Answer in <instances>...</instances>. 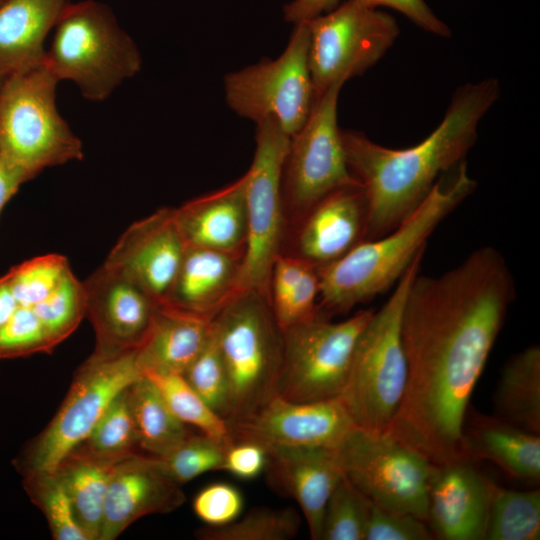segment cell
Instances as JSON below:
<instances>
[{"mask_svg": "<svg viewBox=\"0 0 540 540\" xmlns=\"http://www.w3.org/2000/svg\"><path fill=\"white\" fill-rule=\"evenodd\" d=\"M515 295L504 256L491 246L441 275L413 278L401 316L408 380L387 435L434 465L470 460L468 403Z\"/></svg>", "mask_w": 540, "mask_h": 540, "instance_id": "6da1fadb", "label": "cell"}, {"mask_svg": "<svg viewBox=\"0 0 540 540\" xmlns=\"http://www.w3.org/2000/svg\"><path fill=\"white\" fill-rule=\"evenodd\" d=\"M499 96L496 78L460 86L438 127L406 149H390L362 132L341 130L349 170L367 202V239L393 230L428 195L441 172L463 161L477 139L480 120Z\"/></svg>", "mask_w": 540, "mask_h": 540, "instance_id": "7a4b0ae2", "label": "cell"}, {"mask_svg": "<svg viewBox=\"0 0 540 540\" xmlns=\"http://www.w3.org/2000/svg\"><path fill=\"white\" fill-rule=\"evenodd\" d=\"M448 182L437 181L423 201L393 230L366 239L347 254L317 268L321 308L347 313L394 286L430 235L476 188L466 163L458 165Z\"/></svg>", "mask_w": 540, "mask_h": 540, "instance_id": "3957f363", "label": "cell"}, {"mask_svg": "<svg viewBox=\"0 0 540 540\" xmlns=\"http://www.w3.org/2000/svg\"><path fill=\"white\" fill-rule=\"evenodd\" d=\"M423 255L411 263L388 300L373 311L360 332L339 396L354 425L375 435L388 432L405 394L408 366L401 339V316Z\"/></svg>", "mask_w": 540, "mask_h": 540, "instance_id": "277c9868", "label": "cell"}, {"mask_svg": "<svg viewBox=\"0 0 540 540\" xmlns=\"http://www.w3.org/2000/svg\"><path fill=\"white\" fill-rule=\"evenodd\" d=\"M53 29L43 61L58 81H72L87 100H105L141 69L139 49L103 3L69 2Z\"/></svg>", "mask_w": 540, "mask_h": 540, "instance_id": "5b68a950", "label": "cell"}, {"mask_svg": "<svg viewBox=\"0 0 540 540\" xmlns=\"http://www.w3.org/2000/svg\"><path fill=\"white\" fill-rule=\"evenodd\" d=\"M58 82L43 61L0 83V156L27 181L83 158L80 139L57 110Z\"/></svg>", "mask_w": 540, "mask_h": 540, "instance_id": "8992f818", "label": "cell"}, {"mask_svg": "<svg viewBox=\"0 0 540 540\" xmlns=\"http://www.w3.org/2000/svg\"><path fill=\"white\" fill-rule=\"evenodd\" d=\"M212 324L229 380L230 423L276 395L282 330L268 297L255 290H240L213 317Z\"/></svg>", "mask_w": 540, "mask_h": 540, "instance_id": "52a82bcc", "label": "cell"}, {"mask_svg": "<svg viewBox=\"0 0 540 540\" xmlns=\"http://www.w3.org/2000/svg\"><path fill=\"white\" fill-rule=\"evenodd\" d=\"M141 376L137 350L114 356L92 353L78 368L54 418L14 461L18 472H53L89 436L113 400Z\"/></svg>", "mask_w": 540, "mask_h": 540, "instance_id": "ba28073f", "label": "cell"}, {"mask_svg": "<svg viewBox=\"0 0 540 540\" xmlns=\"http://www.w3.org/2000/svg\"><path fill=\"white\" fill-rule=\"evenodd\" d=\"M255 152L245 175L247 239L240 290H255L268 297L274 260L280 254L284 231L282 174L290 136L272 117L256 123Z\"/></svg>", "mask_w": 540, "mask_h": 540, "instance_id": "9c48e42d", "label": "cell"}, {"mask_svg": "<svg viewBox=\"0 0 540 540\" xmlns=\"http://www.w3.org/2000/svg\"><path fill=\"white\" fill-rule=\"evenodd\" d=\"M372 309L340 322L320 314L282 330L283 355L276 394L297 402L339 398L356 340Z\"/></svg>", "mask_w": 540, "mask_h": 540, "instance_id": "30bf717a", "label": "cell"}, {"mask_svg": "<svg viewBox=\"0 0 540 540\" xmlns=\"http://www.w3.org/2000/svg\"><path fill=\"white\" fill-rule=\"evenodd\" d=\"M295 25L278 58L263 59L224 77L225 99L231 110L256 123L272 117L290 137L304 125L314 104L309 28L307 22Z\"/></svg>", "mask_w": 540, "mask_h": 540, "instance_id": "8fae6325", "label": "cell"}, {"mask_svg": "<svg viewBox=\"0 0 540 540\" xmlns=\"http://www.w3.org/2000/svg\"><path fill=\"white\" fill-rule=\"evenodd\" d=\"M307 25L314 102L335 83H345L376 64L399 34L391 15L357 0H348Z\"/></svg>", "mask_w": 540, "mask_h": 540, "instance_id": "7c38bea8", "label": "cell"}, {"mask_svg": "<svg viewBox=\"0 0 540 540\" xmlns=\"http://www.w3.org/2000/svg\"><path fill=\"white\" fill-rule=\"evenodd\" d=\"M336 451L344 476L373 504L426 522L431 463L422 454L357 427Z\"/></svg>", "mask_w": 540, "mask_h": 540, "instance_id": "4fadbf2b", "label": "cell"}, {"mask_svg": "<svg viewBox=\"0 0 540 540\" xmlns=\"http://www.w3.org/2000/svg\"><path fill=\"white\" fill-rule=\"evenodd\" d=\"M344 83L326 90L313 104L304 125L290 137L282 174L284 207L302 217L329 193L360 184L351 174L337 122Z\"/></svg>", "mask_w": 540, "mask_h": 540, "instance_id": "5bb4252c", "label": "cell"}, {"mask_svg": "<svg viewBox=\"0 0 540 540\" xmlns=\"http://www.w3.org/2000/svg\"><path fill=\"white\" fill-rule=\"evenodd\" d=\"M234 441L272 447H337L356 427L339 398L297 402L275 395L228 423Z\"/></svg>", "mask_w": 540, "mask_h": 540, "instance_id": "9a60e30c", "label": "cell"}, {"mask_svg": "<svg viewBox=\"0 0 540 540\" xmlns=\"http://www.w3.org/2000/svg\"><path fill=\"white\" fill-rule=\"evenodd\" d=\"M83 285L85 316L96 336L93 353L114 356L138 350L150 333L160 302L104 264Z\"/></svg>", "mask_w": 540, "mask_h": 540, "instance_id": "2e32d148", "label": "cell"}, {"mask_svg": "<svg viewBox=\"0 0 540 540\" xmlns=\"http://www.w3.org/2000/svg\"><path fill=\"white\" fill-rule=\"evenodd\" d=\"M186 248L175 221L174 208H161L131 224L103 264L161 303L172 285Z\"/></svg>", "mask_w": 540, "mask_h": 540, "instance_id": "e0dca14e", "label": "cell"}, {"mask_svg": "<svg viewBox=\"0 0 540 540\" xmlns=\"http://www.w3.org/2000/svg\"><path fill=\"white\" fill-rule=\"evenodd\" d=\"M492 482L472 460L431 464L428 527L441 540H485Z\"/></svg>", "mask_w": 540, "mask_h": 540, "instance_id": "ac0fdd59", "label": "cell"}, {"mask_svg": "<svg viewBox=\"0 0 540 540\" xmlns=\"http://www.w3.org/2000/svg\"><path fill=\"white\" fill-rule=\"evenodd\" d=\"M180 486L154 456L136 453L118 461L108 484L99 540L116 539L146 515L177 509L185 500Z\"/></svg>", "mask_w": 540, "mask_h": 540, "instance_id": "d6986e66", "label": "cell"}, {"mask_svg": "<svg viewBox=\"0 0 540 540\" xmlns=\"http://www.w3.org/2000/svg\"><path fill=\"white\" fill-rule=\"evenodd\" d=\"M266 451L265 471L271 486L297 502L311 538L320 540L327 501L344 476L336 447H272Z\"/></svg>", "mask_w": 540, "mask_h": 540, "instance_id": "ffe728a7", "label": "cell"}, {"mask_svg": "<svg viewBox=\"0 0 540 540\" xmlns=\"http://www.w3.org/2000/svg\"><path fill=\"white\" fill-rule=\"evenodd\" d=\"M300 219L296 256L317 268L341 258L367 239V202L360 184L329 193Z\"/></svg>", "mask_w": 540, "mask_h": 540, "instance_id": "44dd1931", "label": "cell"}, {"mask_svg": "<svg viewBox=\"0 0 540 540\" xmlns=\"http://www.w3.org/2000/svg\"><path fill=\"white\" fill-rule=\"evenodd\" d=\"M242 253L187 246L161 303L213 318L239 291Z\"/></svg>", "mask_w": 540, "mask_h": 540, "instance_id": "7402d4cb", "label": "cell"}, {"mask_svg": "<svg viewBox=\"0 0 540 540\" xmlns=\"http://www.w3.org/2000/svg\"><path fill=\"white\" fill-rule=\"evenodd\" d=\"M187 246L242 253L247 239L245 175L174 208Z\"/></svg>", "mask_w": 540, "mask_h": 540, "instance_id": "603a6c76", "label": "cell"}, {"mask_svg": "<svg viewBox=\"0 0 540 540\" xmlns=\"http://www.w3.org/2000/svg\"><path fill=\"white\" fill-rule=\"evenodd\" d=\"M69 0L0 1V83L44 60V42Z\"/></svg>", "mask_w": 540, "mask_h": 540, "instance_id": "cb8c5ba5", "label": "cell"}, {"mask_svg": "<svg viewBox=\"0 0 540 540\" xmlns=\"http://www.w3.org/2000/svg\"><path fill=\"white\" fill-rule=\"evenodd\" d=\"M212 319L160 303L150 333L137 350L141 370L183 374L205 345Z\"/></svg>", "mask_w": 540, "mask_h": 540, "instance_id": "d4e9b609", "label": "cell"}, {"mask_svg": "<svg viewBox=\"0 0 540 540\" xmlns=\"http://www.w3.org/2000/svg\"><path fill=\"white\" fill-rule=\"evenodd\" d=\"M464 438L471 460H488L514 478L539 481L540 434L497 416H475L464 427Z\"/></svg>", "mask_w": 540, "mask_h": 540, "instance_id": "484cf974", "label": "cell"}, {"mask_svg": "<svg viewBox=\"0 0 540 540\" xmlns=\"http://www.w3.org/2000/svg\"><path fill=\"white\" fill-rule=\"evenodd\" d=\"M496 416L540 434V348L532 345L502 368L494 396Z\"/></svg>", "mask_w": 540, "mask_h": 540, "instance_id": "4316f807", "label": "cell"}, {"mask_svg": "<svg viewBox=\"0 0 540 540\" xmlns=\"http://www.w3.org/2000/svg\"><path fill=\"white\" fill-rule=\"evenodd\" d=\"M116 463L74 449L54 470L63 482L76 519L89 540H99L105 497Z\"/></svg>", "mask_w": 540, "mask_h": 540, "instance_id": "83f0119b", "label": "cell"}, {"mask_svg": "<svg viewBox=\"0 0 540 540\" xmlns=\"http://www.w3.org/2000/svg\"><path fill=\"white\" fill-rule=\"evenodd\" d=\"M139 448L160 457L190 433L169 409L158 389L143 375L128 388Z\"/></svg>", "mask_w": 540, "mask_h": 540, "instance_id": "f1b7e54d", "label": "cell"}, {"mask_svg": "<svg viewBox=\"0 0 540 540\" xmlns=\"http://www.w3.org/2000/svg\"><path fill=\"white\" fill-rule=\"evenodd\" d=\"M540 491H516L492 482L485 540H538Z\"/></svg>", "mask_w": 540, "mask_h": 540, "instance_id": "f546056e", "label": "cell"}, {"mask_svg": "<svg viewBox=\"0 0 540 540\" xmlns=\"http://www.w3.org/2000/svg\"><path fill=\"white\" fill-rule=\"evenodd\" d=\"M142 375L154 384L169 409L184 424L225 445L233 442L227 421L205 403L182 374L146 369Z\"/></svg>", "mask_w": 540, "mask_h": 540, "instance_id": "4dcf8cb0", "label": "cell"}, {"mask_svg": "<svg viewBox=\"0 0 540 540\" xmlns=\"http://www.w3.org/2000/svg\"><path fill=\"white\" fill-rule=\"evenodd\" d=\"M128 388L113 400L89 436L75 449L111 462L137 453L139 444Z\"/></svg>", "mask_w": 540, "mask_h": 540, "instance_id": "1f68e13d", "label": "cell"}, {"mask_svg": "<svg viewBox=\"0 0 540 540\" xmlns=\"http://www.w3.org/2000/svg\"><path fill=\"white\" fill-rule=\"evenodd\" d=\"M23 486L31 501L44 514L54 539L89 540L55 471L23 476Z\"/></svg>", "mask_w": 540, "mask_h": 540, "instance_id": "d6a6232c", "label": "cell"}, {"mask_svg": "<svg viewBox=\"0 0 540 540\" xmlns=\"http://www.w3.org/2000/svg\"><path fill=\"white\" fill-rule=\"evenodd\" d=\"M300 523L293 508L261 507L224 526H207L197 536L204 540H287L295 537Z\"/></svg>", "mask_w": 540, "mask_h": 540, "instance_id": "836d02e7", "label": "cell"}, {"mask_svg": "<svg viewBox=\"0 0 540 540\" xmlns=\"http://www.w3.org/2000/svg\"><path fill=\"white\" fill-rule=\"evenodd\" d=\"M371 501L345 476L330 495L320 540H365Z\"/></svg>", "mask_w": 540, "mask_h": 540, "instance_id": "e575fe53", "label": "cell"}, {"mask_svg": "<svg viewBox=\"0 0 540 540\" xmlns=\"http://www.w3.org/2000/svg\"><path fill=\"white\" fill-rule=\"evenodd\" d=\"M32 310L56 347L74 332L85 317L86 296L83 282L70 271L52 293Z\"/></svg>", "mask_w": 540, "mask_h": 540, "instance_id": "d590c367", "label": "cell"}, {"mask_svg": "<svg viewBox=\"0 0 540 540\" xmlns=\"http://www.w3.org/2000/svg\"><path fill=\"white\" fill-rule=\"evenodd\" d=\"M70 271L66 257L47 254L17 265L5 277L18 305L32 309L52 293Z\"/></svg>", "mask_w": 540, "mask_h": 540, "instance_id": "8d00e7d4", "label": "cell"}, {"mask_svg": "<svg viewBox=\"0 0 540 540\" xmlns=\"http://www.w3.org/2000/svg\"><path fill=\"white\" fill-rule=\"evenodd\" d=\"M182 375L205 403L227 421L230 414L229 380L213 324L205 345Z\"/></svg>", "mask_w": 540, "mask_h": 540, "instance_id": "74e56055", "label": "cell"}, {"mask_svg": "<svg viewBox=\"0 0 540 540\" xmlns=\"http://www.w3.org/2000/svg\"><path fill=\"white\" fill-rule=\"evenodd\" d=\"M227 446L205 434L190 433L168 453L156 458L163 471L182 485L207 472L222 470Z\"/></svg>", "mask_w": 540, "mask_h": 540, "instance_id": "f35d334b", "label": "cell"}, {"mask_svg": "<svg viewBox=\"0 0 540 540\" xmlns=\"http://www.w3.org/2000/svg\"><path fill=\"white\" fill-rule=\"evenodd\" d=\"M55 346L35 312L19 306L0 329V359L51 352Z\"/></svg>", "mask_w": 540, "mask_h": 540, "instance_id": "ab89813d", "label": "cell"}, {"mask_svg": "<svg viewBox=\"0 0 540 540\" xmlns=\"http://www.w3.org/2000/svg\"><path fill=\"white\" fill-rule=\"evenodd\" d=\"M426 522L412 514L383 509L371 502L365 540H429Z\"/></svg>", "mask_w": 540, "mask_h": 540, "instance_id": "60d3db41", "label": "cell"}, {"mask_svg": "<svg viewBox=\"0 0 540 540\" xmlns=\"http://www.w3.org/2000/svg\"><path fill=\"white\" fill-rule=\"evenodd\" d=\"M243 508L240 491L228 483H212L193 500L195 515L207 526L219 527L236 520Z\"/></svg>", "mask_w": 540, "mask_h": 540, "instance_id": "b9f144b4", "label": "cell"}, {"mask_svg": "<svg viewBox=\"0 0 540 540\" xmlns=\"http://www.w3.org/2000/svg\"><path fill=\"white\" fill-rule=\"evenodd\" d=\"M266 449L255 442L234 441L225 450L222 470L233 476L250 480L265 471Z\"/></svg>", "mask_w": 540, "mask_h": 540, "instance_id": "7bdbcfd3", "label": "cell"}, {"mask_svg": "<svg viewBox=\"0 0 540 540\" xmlns=\"http://www.w3.org/2000/svg\"><path fill=\"white\" fill-rule=\"evenodd\" d=\"M362 4L376 8L377 6H387L393 8L420 28L440 37H450V28L439 19L428 7L424 0H357Z\"/></svg>", "mask_w": 540, "mask_h": 540, "instance_id": "ee69618b", "label": "cell"}, {"mask_svg": "<svg viewBox=\"0 0 540 540\" xmlns=\"http://www.w3.org/2000/svg\"><path fill=\"white\" fill-rule=\"evenodd\" d=\"M340 0H293L284 6V19L295 24L308 22L336 8Z\"/></svg>", "mask_w": 540, "mask_h": 540, "instance_id": "f6af8a7d", "label": "cell"}, {"mask_svg": "<svg viewBox=\"0 0 540 540\" xmlns=\"http://www.w3.org/2000/svg\"><path fill=\"white\" fill-rule=\"evenodd\" d=\"M26 181L27 179L21 172L0 156V212L21 184Z\"/></svg>", "mask_w": 540, "mask_h": 540, "instance_id": "bcb514c9", "label": "cell"}, {"mask_svg": "<svg viewBox=\"0 0 540 540\" xmlns=\"http://www.w3.org/2000/svg\"><path fill=\"white\" fill-rule=\"evenodd\" d=\"M19 307L9 283L5 277H0V329L10 319Z\"/></svg>", "mask_w": 540, "mask_h": 540, "instance_id": "7dc6e473", "label": "cell"}, {"mask_svg": "<svg viewBox=\"0 0 540 540\" xmlns=\"http://www.w3.org/2000/svg\"><path fill=\"white\" fill-rule=\"evenodd\" d=\"M1 1V0H0Z\"/></svg>", "mask_w": 540, "mask_h": 540, "instance_id": "c3c4849f", "label": "cell"}]
</instances>
